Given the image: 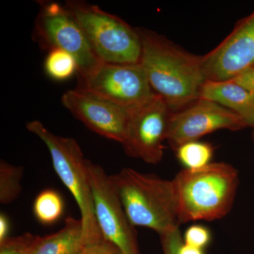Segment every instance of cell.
<instances>
[{
  "label": "cell",
  "mask_w": 254,
  "mask_h": 254,
  "mask_svg": "<svg viewBox=\"0 0 254 254\" xmlns=\"http://www.w3.org/2000/svg\"><path fill=\"white\" fill-rule=\"evenodd\" d=\"M172 113L166 103L156 95L130 110L126 135L122 143L127 154L147 163H160Z\"/></svg>",
  "instance_id": "9"
},
{
  "label": "cell",
  "mask_w": 254,
  "mask_h": 254,
  "mask_svg": "<svg viewBox=\"0 0 254 254\" xmlns=\"http://www.w3.org/2000/svg\"><path fill=\"white\" fill-rule=\"evenodd\" d=\"M88 246L81 220L69 216L59 232L38 237L33 254H82Z\"/></svg>",
  "instance_id": "14"
},
{
  "label": "cell",
  "mask_w": 254,
  "mask_h": 254,
  "mask_svg": "<svg viewBox=\"0 0 254 254\" xmlns=\"http://www.w3.org/2000/svg\"><path fill=\"white\" fill-rule=\"evenodd\" d=\"M141 41L140 64L153 93L172 113L199 99L206 81L201 57L179 48L165 37L145 28H137Z\"/></svg>",
  "instance_id": "1"
},
{
  "label": "cell",
  "mask_w": 254,
  "mask_h": 254,
  "mask_svg": "<svg viewBox=\"0 0 254 254\" xmlns=\"http://www.w3.org/2000/svg\"><path fill=\"white\" fill-rule=\"evenodd\" d=\"M28 131L44 142L49 150L53 167L64 185L74 197L81 215L83 235L88 245L103 240L95 215L94 203L87 163L77 141L57 136L38 121L26 125Z\"/></svg>",
  "instance_id": "4"
},
{
  "label": "cell",
  "mask_w": 254,
  "mask_h": 254,
  "mask_svg": "<svg viewBox=\"0 0 254 254\" xmlns=\"http://www.w3.org/2000/svg\"><path fill=\"white\" fill-rule=\"evenodd\" d=\"M180 254H204L203 250L193 246L182 244L180 249Z\"/></svg>",
  "instance_id": "25"
},
{
  "label": "cell",
  "mask_w": 254,
  "mask_h": 254,
  "mask_svg": "<svg viewBox=\"0 0 254 254\" xmlns=\"http://www.w3.org/2000/svg\"><path fill=\"white\" fill-rule=\"evenodd\" d=\"M177 157L185 169L196 170L210 163L213 155V147L210 143L198 141L188 142L179 146Z\"/></svg>",
  "instance_id": "15"
},
{
  "label": "cell",
  "mask_w": 254,
  "mask_h": 254,
  "mask_svg": "<svg viewBox=\"0 0 254 254\" xmlns=\"http://www.w3.org/2000/svg\"><path fill=\"white\" fill-rule=\"evenodd\" d=\"M45 68L50 77L58 81L67 79L78 71L76 59L67 52L61 49L50 50Z\"/></svg>",
  "instance_id": "18"
},
{
  "label": "cell",
  "mask_w": 254,
  "mask_h": 254,
  "mask_svg": "<svg viewBox=\"0 0 254 254\" xmlns=\"http://www.w3.org/2000/svg\"><path fill=\"white\" fill-rule=\"evenodd\" d=\"M211 235L208 229L203 225H192L187 229L184 236V243L202 249L208 245Z\"/></svg>",
  "instance_id": "20"
},
{
  "label": "cell",
  "mask_w": 254,
  "mask_h": 254,
  "mask_svg": "<svg viewBox=\"0 0 254 254\" xmlns=\"http://www.w3.org/2000/svg\"><path fill=\"white\" fill-rule=\"evenodd\" d=\"M23 167L11 165L4 160L0 162V202L9 204L21 193Z\"/></svg>",
  "instance_id": "17"
},
{
  "label": "cell",
  "mask_w": 254,
  "mask_h": 254,
  "mask_svg": "<svg viewBox=\"0 0 254 254\" xmlns=\"http://www.w3.org/2000/svg\"></svg>",
  "instance_id": "26"
},
{
  "label": "cell",
  "mask_w": 254,
  "mask_h": 254,
  "mask_svg": "<svg viewBox=\"0 0 254 254\" xmlns=\"http://www.w3.org/2000/svg\"><path fill=\"white\" fill-rule=\"evenodd\" d=\"M173 181L178 203L179 222L213 221L230 213L239 185L236 169L225 163L185 169Z\"/></svg>",
  "instance_id": "2"
},
{
  "label": "cell",
  "mask_w": 254,
  "mask_h": 254,
  "mask_svg": "<svg viewBox=\"0 0 254 254\" xmlns=\"http://www.w3.org/2000/svg\"><path fill=\"white\" fill-rule=\"evenodd\" d=\"M78 79V88L93 92L128 111L155 95L140 63H103L93 72Z\"/></svg>",
  "instance_id": "8"
},
{
  "label": "cell",
  "mask_w": 254,
  "mask_h": 254,
  "mask_svg": "<svg viewBox=\"0 0 254 254\" xmlns=\"http://www.w3.org/2000/svg\"><path fill=\"white\" fill-rule=\"evenodd\" d=\"M9 232V222L4 214L0 215V242L7 238Z\"/></svg>",
  "instance_id": "24"
},
{
  "label": "cell",
  "mask_w": 254,
  "mask_h": 254,
  "mask_svg": "<svg viewBox=\"0 0 254 254\" xmlns=\"http://www.w3.org/2000/svg\"><path fill=\"white\" fill-rule=\"evenodd\" d=\"M65 7L83 30L97 58L105 63L138 64L141 41L137 28L83 1H67Z\"/></svg>",
  "instance_id": "5"
},
{
  "label": "cell",
  "mask_w": 254,
  "mask_h": 254,
  "mask_svg": "<svg viewBox=\"0 0 254 254\" xmlns=\"http://www.w3.org/2000/svg\"><path fill=\"white\" fill-rule=\"evenodd\" d=\"M200 98L222 105L239 115L247 127L254 128V95L232 80L205 81Z\"/></svg>",
  "instance_id": "13"
},
{
  "label": "cell",
  "mask_w": 254,
  "mask_h": 254,
  "mask_svg": "<svg viewBox=\"0 0 254 254\" xmlns=\"http://www.w3.org/2000/svg\"><path fill=\"white\" fill-rule=\"evenodd\" d=\"M206 81L233 79L254 66V11L237 23L232 33L201 57Z\"/></svg>",
  "instance_id": "11"
},
{
  "label": "cell",
  "mask_w": 254,
  "mask_h": 254,
  "mask_svg": "<svg viewBox=\"0 0 254 254\" xmlns=\"http://www.w3.org/2000/svg\"><path fill=\"white\" fill-rule=\"evenodd\" d=\"M64 203L61 195L54 190H47L38 194L33 205L37 220L44 225L58 221L63 214Z\"/></svg>",
  "instance_id": "16"
},
{
  "label": "cell",
  "mask_w": 254,
  "mask_h": 254,
  "mask_svg": "<svg viewBox=\"0 0 254 254\" xmlns=\"http://www.w3.org/2000/svg\"><path fill=\"white\" fill-rule=\"evenodd\" d=\"M160 236L164 254H180V249L184 241L179 227Z\"/></svg>",
  "instance_id": "21"
},
{
  "label": "cell",
  "mask_w": 254,
  "mask_h": 254,
  "mask_svg": "<svg viewBox=\"0 0 254 254\" xmlns=\"http://www.w3.org/2000/svg\"><path fill=\"white\" fill-rule=\"evenodd\" d=\"M247 127L237 114L222 105L199 98L176 113H172L167 141L176 150L188 142L220 129L237 131Z\"/></svg>",
  "instance_id": "10"
},
{
  "label": "cell",
  "mask_w": 254,
  "mask_h": 254,
  "mask_svg": "<svg viewBox=\"0 0 254 254\" xmlns=\"http://www.w3.org/2000/svg\"><path fill=\"white\" fill-rule=\"evenodd\" d=\"M34 37L43 48L61 49L72 55L78 64V78L93 72L103 63L92 50L72 14L59 3L42 1Z\"/></svg>",
  "instance_id": "6"
},
{
  "label": "cell",
  "mask_w": 254,
  "mask_h": 254,
  "mask_svg": "<svg viewBox=\"0 0 254 254\" xmlns=\"http://www.w3.org/2000/svg\"><path fill=\"white\" fill-rule=\"evenodd\" d=\"M82 254H123L116 246L110 241L103 240L87 247Z\"/></svg>",
  "instance_id": "22"
},
{
  "label": "cell",
  "mask_w": 254,
  "mask_h": 254,
  "mask_svg": "<svg viewBox=\"0 0 254 254\" xmlns=\"http://www.w3.org/2000/svg\"><path fill=\"white\" fill-rule=\"evenodd\" d=\"M232 80L254 95V66Z\"/></svg>",
  "instance_id": "23"
},
{
  "label": "cell",
  "mask_w": 254,
  "mask_h": 254,
  "mask_svg": "<svg viewBox=\"0 0 254 254\" xmlns=\"http://www.w3.org/2000/svg\"><path fill=\"white\" fill-rule=\"evenodd\" d=\"M62 103L91 131L123 143L129 111L88 90L77 88L65 92Z\"/></svg>",
  "instance_id": "12"
},
{
  "label": "cell",
  "mask_w": 254,
  "mask_h": 254,
  "mask_svg": "<svg viewBox=\"0 0 254 254\" xmlns=\"http://www.w3.org/2000/svg\"><path fill=\"white\" fill-rule=\"evenodd\" d=\"M95 215L102 235L123 254H139L134 226L128 220L112 176L88 160Z\"/></svg>",
  "instance_id": "7"
},
{
  "label": "cell",
  "mask_w": 254,
  "mask_h": 254,
  "mask_svg": "<svg viewBox=\"0 0 254 254\" xmlns=\"http://www.w3.org/2000/svg\"><path fill=\"white\" fill-rule=\"evenodd\" d=\"M112 178L128 220L162 235L180 226L173 180L125 168Z\"/></svg>",
  "instance_id": "3"
},
{
  "label": "cell",
  "mask_w": 254,
  "mask_h": 254,
  "mask_svg": "<svg viewBox=\"0 0 254 254\" xmlns=\"http://www.w3.org/2000/svg\"><path fill=\"white\" fill-rule=\"evenodd\" d=\"M38 237L31 233L7 237L0 242V254H33Z\"/></svg>",
  "instance_id": "19"
}]
</instances>
